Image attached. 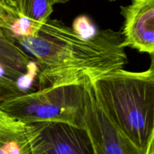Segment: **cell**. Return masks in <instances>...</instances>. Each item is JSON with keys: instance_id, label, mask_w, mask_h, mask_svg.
Segmentation results:
<instances>
[{"instance_id": "obj_11", "label": "cell", "mask_w": 154, "mask_h": 154, "mask_svg": "<svg viewBox=\"0 0 154 154\" xmlns=\"http://www.w3.org/2000/svg\"><path fill=\"white\" fill-rule=\"evenodd\" d=\"M70 1H72V0H49L50 3L53 6L57 4H65V3H67Z\"/></svg>"}, {"instance_id": "obj_9", "label": "cell", "mask_w": 154, "mask_h": 154, "mask_svg": "<svg viewBox=\"0 0 154 154\" xmlns=\"http://www.w3.org/2000/svg\"><path fill=\"white\" fill-rule=\"evenodd\" d=\"M42 26L23 14L15 6L0 2V29L14 42L36 35Z\"/></svg>"}, {"instance_id": "obj_3", "label": "cell", "mask_w": 154, "mask_h": 154, "mask_svg": "<svg viewBox=\"0 0 154 154\" xmlns=\"http://www.w3.org/2000/svg\"><path fill=\"white\" fill-rule=\"evenodd\" d=\"M86 83L37 89L0 101V108L29 123L57 122L82 127Z\"/></svg>"}, {"instance_id": "obj_6", "label": "cell", "mask_w": 154, "mask_h": 154, "mask_svg": "<svg viewBox=\"0 0 154 154\" xmlns=\"http://www.w3.org/2000/svg\"><path fill=\"white\" fill-rule=\"evenodd\" d=\"M120 9L124 19L122 45L153 56L154 0H131Z\"/></svg>"}, {"instance_id": "obj_1", "label": "cell", "mask_w": 154, "mask_h": 154, "mask_svg": "<svg viewBox=\"0 0 154 154\" xmlns=\"http://www.w3.org/2000/svg\"><path fill=\"white\" fill-rule=\"evenodd\" d=\"M74 22L84 29L48 19L36 35L15 42L35 58L38 89L93 83L127 64L120 32L94 29L85 16Z\"/></svg>"}, {"instance_id": "obj_8", "label": "cell", "mask_w": 154, "mask_h": 154, "mask_svg": "<svg viewBox=\"0 0 154 154\" xmlns=\"http://www.w3.org/2000/svg\"><path fill=\"white\" fill-rule=\"evenodd\" d=\"M44 123H29L0 108V154H32Z\"/></svg>"}, {"instance_id": "obj_2", "label": "cell", "mask_w": 154, "mask_h": 154, "mask_svg": "<svg viewBox=\"0 0 154 154\" xmlns=\"http://www.w3.org/2000/svg\"><path fill=\"white\" fill-rule=\"evenodd\" d=\"M95 96L111 121L140 149L154 142V63L142 72L124 69L95 80Z\"/></svg>"}, {"instance_id": "obj_4", "label": "cell", "mask_w": 154, "mask_h": 154, "mask_svg": "<svg viewBox=\"0 0 154 154\" xmlns=\"http://www.w3.org/2000/svg\"><path fill=\"white\" fill-rule=\"evenodd\" d=\"M82 127L88 134L93 154H146L108 117L95 96L91 81L85 84Z\"/></svg>"}, {"instance_id": "obj_5", "label": "cell", "mask_w": 154, "mask_h": 154, "mask_svg": "<svg viewBox=\"0 0 154 154\" xmlns=\"http://www.w3.org/2000/svg\"><path fill=\"white\" fill-rule=\"evenodd\" d=\"M37 75L35 62L0 29V101L29 92Z\"/></svg>"}, {"instance_id": "obj_12", "label": "cell", "mask_w": 154, "mask_h": 154, "mask_svg": "<svg viewBox=\"0 0 154 154\" xmlns=\"http://www.w3.org/2000/svg\"><path fill=\"white\" fill-rule=\"evenodd\" d=\"M4 1L6 3H8V4L11 5L15 6V7L17 8V0H4Z\"/></svg>"}, {"instance_id": "obj_10", "label": "cell", "mask_w": 154, "mask_h": 154, "mask_svg": "<svg viewBox=\"0 0 154 154\" xmlns=\"http://www.w3.org/2000/svg\"><path fill=\"white\" fill-rule=\"evenodd\" d=\"M17 8L26 17L42 25L54 11L49 0H17Z\"/></svg>"}, {"instance_id": "obj_7", "label": "cell", "mask_w": 154, "mask_h": 154, "mask_svg": "<svg viewBox=\"0 0 154 154\" xmlns=\"http://www.w3.org/2000/svg\"><path fill=\"white\" fill-rule=\"evenodd\" d=\"M32 154H93L83 127L64 123L45 122Z\"/></svg>"}, {"instance_id": "obj_13", "label": "cell", "mask_w": 154, "mask_h": 154, "mask_svg": "<svg viewBox=\"0 0 154 154\" xmlns=\"http://www.w3.org/2000/svg\"><path fill=\"white\" fill-rule=\"evenodd\" d=\"M5 2L4 0H0V2Z\"/></svg>"}]
</instances>
